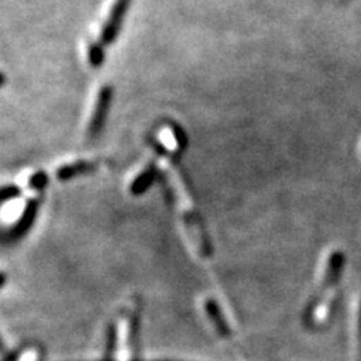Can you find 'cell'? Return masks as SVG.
Masks as SVG:
<instances>
[{
  "label": "cell",
  "mask_w": 361,
  "mask_h": 361,
  "mask_svg": "<svg viewBox=\"0 0 361 361\" xmlns=\"http://www.w3.org/2000/svg\"><path fill=\"white\" fill-rule=\"evenodd\" d=\"M161 171L164 172L167 185L172 191L179 226L188 248L193 252L197 261L208 262L212 256L211 243L197 211L196 202L193 196H191L183 175H179L171 161H163Z\"/></svg>",
  "instance_id": "6da1fadb"
},
{
  "label": "cell",
  "mask_w": 361,
  "mask_h": 361,
  "mask_svg": "<svg viewBox=\"0 0 361 361\" xmlns=\"http://www.w3.org/2000/svg\"><path fill=\"white\" fill-rule=\"evenodd\" d=\"M42 190L32 188L26 184L21 187L11 185L4 190L2 226L9 236L20 235L35 216Z\"/></svg>",
  "instance_id": "7a4b0ae2"
},
{
  "label": "cell",
  "mask_w": 361,
  "mask_h": 361,
  "mask_svg": "<svg viewBox=\"0 0 361 361\" xmlns=\"http://www.w3.org/2000/svg\"><path fill=\"white\" fill-rule=\"evenodd\" d=\"M137 324L139 302L131 300L123 304L113 319L106 361H137Z\"/></svg>",
  "instance_id": "3957f363"
},
{
  "label": "cell",
  "mask_w": 361,
  "mask_h": 361,
  "mask_svg": "<svg viewBox=\"0 0 361 361\" xmlns=\"http://www.w3.org/2000/svg\"><path fill=\"white\" fill-rule=\"evenodd\" d=\"M343 264V253L338 250H334L329 256V259H326L322 279L318 286H316V290L313 292L309 306L306 309V322L310 326L321 325L326 319V316L331 313L333 292L337 288L338 280H341Z\"/></svg>",
  "instance_id": "277c9868"
},
{
  "label": "cell",
  "mask_w": 361,
  "mask_h": 361,
  "mask_svg": "<svg viewBox=\"0 0 361 361\" xmlns=\"http://www.w3.org/2000/svg\"><path fill=\"white\" fill-rule=\"evenodd\" d=\"M128 4L130 0H111L107 9V14L103 20V25H101V29H99L101 44H110L116 38L122 18L127 13Z\"/></svg>",
  "instance_id": "5b68a950"
},
{
  "label": "cell",
  "mask_w": 361,
  "mask_h": 361,
  "mask_svg": "<svg viewBox=\"0 0 361 361\" xmlns=\"http://www.w3.org/2000/svg\"><path fill=\"white\" fill-rule=\"evenodd\" d=\"M110 101H111V87L110 86L99 87L94 109L90 111L89 122H87V133L90 135H97L101 127H103L109 107H110Z\"/></svg>",
  "instance_id": "8992f818"
},
{
  "label": "cell",
  "mask_w": 361,
  "mask_h": 361,
  "mask_svg": "<svg viewBox=\"0 0 361 361\" xmlns=\"http://www.w3.org/2000/svg\"><path fill=\"white\" fill-rule=\"evenodd\" d=\"M200 306H202V312L207 314L208 324H211V326L216 330L217 334H220L221 337H226L228 334H231L229 325L226 324L223 312L216 300H212L209 297H203L200 300Z\"/></svg>",
  "instance_id": "52a82bcc"
},
{
  "label": "cell",
  "mask_w": 361,
  "mask_h": 361,
  "mask_svg": "<svg viewBox=\"0 0 361 361\" xmlns=\"http://www.w3.org/2000/svg\"><path fill=\"white\" fill-rule=\"evenodd\" d=\"M158 140L163 145V148L172 155H178L179 152H183L185 140L183 131L179 133L178 128L175 127H166L160 133H158Z\"/></svg>",
  "instance_id": "ba28073f"
},
{
  "label": "cell",
  "mask_w": 361,
  "mask_h": 361,
  "mask_svg": "<svg viewBox=\"0 0 361 361\" xmlns=\"http://www.w3.org/2000/svg\"><path fill=\"white\" fill-rule=\"evenodd\" d=\"M155 175H157V169L152 164L143 167L142 171L131 179L130 193L134 196L142 195L143 191L148 190V187L152 184Z\"/></svg>",
  "instance_id": "9c48e42d"
},
{
  "label": "cell",
  "mask_w": 361,
  "mask_h": 361,
  "mask_svg": "<svg viewBox=\"0 0 361 361\" xmlns=\"http://www.w3.org/2000/svg\"><path fill=\"white\" fill-rule=\"evenodd\" d=\"M94 167H95V164L92 161L74 160V161L65 163V164H62V166L56 169V176L65 180V179H70L73 176H77V175H82V173L92 171Z\"/></svg>",
  "instance_id": "30bf717a"
},
{
  "label": "cell",
  "mask_w": 361,
  "mask_h": 361,
  "mask_svg": "<svg viewBox=\"0 0 361 361\" xmlns=\"http://www.w3.org/2000/svg\"><path fill=\"white\" fill-rule=\"evenodd\" d=\"M86 54H87V61L92 66H99L103 63L104 59V53H103V47H101V42L92 41L87 44L86 49Z\"/></svg>",
  "instance_id": "8fae6325"
},
{
  "label": "cell",
  "mask_w": 361,
  "mask_h": 361,
  "mask_svg": "<svg viewBox=\"0 0 361 361\" xmlns=\"http://www.w3.org/2000/svg\"><path fill=\"white\" fill-rule=\"evenodd\" d=\"M14 361H42V349L38 345L23 348Z\"/></svg>",
  "instance_id": "7c38bea8"
},
{
  "label": "cell",
  "mask_w": 361,
  "mask_h": 361,
  "mask_svg": "<svg viewBox=\"0 0 361 361\" xmlns=\"http://www.w3.org/2000/svg\"><path fill=\"white\" fill-rule=\"evenodd\" d=\"M157 361V360H155ZM158 361H173V360H158Z\"/></svg>",
  "instance_id": "4fadbf2b"
}]
</instances>
